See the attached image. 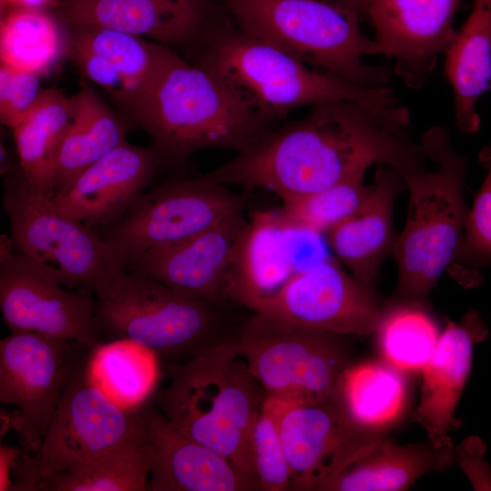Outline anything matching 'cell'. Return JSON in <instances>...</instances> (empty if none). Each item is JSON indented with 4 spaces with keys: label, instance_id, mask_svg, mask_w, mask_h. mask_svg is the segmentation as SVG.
<instances>
[{
    "label": "cell",
    "instance_id": "31",
    "mask_svg": "<svg viewBox=\"0 0 491 491\" xmlns=\"http://www.w3.org/2000/svg\"><path fill=\"white\" fill-rule=\"evenodd\" d=\"M65 54L64 26L50 11L15 8L1 15V65L43 77Z\"/></svg>",
    "mask_w": 491,
    "mask_h": 491
},
{
    "label": "cell",
    "instance_id": "7",
    "mask_svg": "<svg viewBox=\"0 0 491 491\" xmlns=\"http://www.w3.org/2000/svg\"><path fill=\"white\" fill-rule=\"evenodd\" d=\"M157 394L161 409L184 432L213 440L237 428L249 439L266 394L231 334L190 359L171 363Z\"/></svg>",
    "mask_w": 491,
    "mask_h": 491
},
{
    "label": "cell",
    "instance_id": "12",
    "mask_svg": "<svg viewBox=\"0 0 491 491\" xmlns=\"http://www.w3.org/2000/svg\"><path fill=\"white\" fill-rule=\"evenodd\" d=\"M263 406L277 426L295 490L323 491L334 476L386 436L356 425L337 392L312 405L266 396Z\"/></svg>",
    "mask_w": 491,
    "mask_h": 491
},
{
    "label": "cell",
    "instance_id": "39",
    "mask_svg": "<svg viewBox=\"0 0 491 491\" xmlns=\"http://www.w3.org/2000/svg\"><path fill=\"white\" fill-rule=\"evenodd\" d=\"M59 0H0L1 15L15 8H33L51 11Z\"/></svg>",
    "mask_w": 491,
    "mask_h": 491
},
{
    "label": "cell",
    "instance_id": "34",
    "mask_svg": "<svg viewBox=\"0 0 491 491\" xmlns=\"http://www.w3.org/2000/svg\"><path fill=\"white\" fill-rule=\"evenodd\" d=\"M372 188L365 184L364 175H359L284 200L280 211L291 224L326 235L363 206Z\"/></svg>",
    "mask_w": 491,
    "mask_h": 491
},
{
    "label": "cell",
    "instance_id": "5",
    "mask_svg": "<svg viewBox=\"0 0 491 491\" xmlns=\"http://www.w3.org/2000/svg\"><path fill=\"white\" fill-rule=\"evenodd\" d=\"M231 21L307 65L355 84L378 87L384 66L365 65L372 39L360 30V10L342 0H220Z\"/></svg>",
    "mask_w": 491,
    "mask_h": 491
},
{
    "label": "cell",
    "instance_id": "38",
    "mask_svg": "<svg viewBox=\"0 0 491 491\" xmlns=\"http://www.w3.org/2000/svg\"><path fill=\"white\" fill-rule=\"evenodd\" d=\"M25 450L21 446H0V490L11 491L12 475L16 460Z\"/></svg>",
    "mask_w": 491,
    "mask_h": 491
},
{
    "label": "cell",
    "instance_id": "37",
    "mask_svg": "<svg viewBox=\"0 0 491 491\" xmlns=\"http://www.w3.org/2000/svg\"><path fill=\"white\" fill-rule=\"evenodd\" d=\"M41 76L5 65L0 66V119L15 127L35 105L45 88Z\"/></svg>",
    "mask_w": 491,
    "mask_h": 491
},
{
    "label": "cell",
    "instance_id": "33",
    "mask_svg": "<svg viewBox=\"0 0 491 491\" xmlns=\"http://www.w3.org/2000/svg\"><path fill=\"white\" fill-rule=\"evenodd\" d=\"M374 334L383 360L405 373L421 372L440 337L426 305L393 300L386 304Z\"/></svg>",
    "mask_w": 491,
    "mask_h": 491
},
{
    "label": "cell",
    "instance_id": "21",
    "mask_svg": "<svg viewBox=\"0 0 491 491\" xmlns=\"http://www.w3.org/2000/svg\"><path fill=\"white\" fill-rule=\"evenodd\" d=\"M161 164L153 145L124 142L51 198L64 215L90 227H106L126 212L150 185Z\"/></svg>",
    "mask_w": 491,
    "mask_h": 491
},
{
    "label": "cell",
    "instance_id": "22",
    "mask_svg": "<svg viewBox=\"0 0 491 491\" xmlns=\"http://www.w3.org/2000/svg\"><path fill=\"white\" fill-rule=\"evenodd\" d=\"M149 491L256 490L225 456L176 429L153 404L141 407Z\"/></svg>",
    "mask_w": 491,
    "mask_h": 491
},
{
    "label": "cell",
    "instance_id": "24",
    "mask_svg": "<svg viewBox=\"0 0 491 491\" xmlns=\"http://www.w3.org/2000/svg\"><path fill=\"white\" fill-rule=\"evenodd\" d=\"M372 185L363 206L326 236L336 258L359 282L376 289L381 265L393 255L397 240L394 205L406 184L399 170L381 165Z\"/></svg>",
    "mask_w": 491,
    "mask_h": 491
},
{
    "label": "cell",
    "instance_id": "13",
    "mask_svg": "<svg viewBox=\"0 0 491 491\" xmlns=\"http://www.w3.org/2000/svg\"><path fill=\"white\" fill-rule=\"evenodd\" d=\"M59 279L0 238V308L12 333L31 332L91 350L100 343L95 303L65 290Z\"/></svg>",
    "mask_w": 491,
    "mask_h": 491
},
{
    "label": "cell",
    "instance_id": "15",
    "mask_svg": "<svg viewBox=\"0 0 491 491\" xmlns=\"http://www.w3.org/2000/svg\"><path fill=\"white\" fill-rule=\"evenodd\" d=\"M386 304L330 258L297 271L251 311L306 328L367 336L376 332Z\"/></svg>",
    "mask_w": 491,
    "mask_h": 491
},
{
    "label": "cell",
    "instance_id": "6",
    "mask_svg": "<svg viewBox=\"0 0 491 491\" xmlns=\"http://www.w3.org/2000/svg\"><path fill=\"white\" fill-rule=\"evenodd\" d=\"M102 333L180 363L227 337L218 306L176 293L125 269L95 294Z\"/></svg>",
    "mask_w": 491,
    "mask_h": 491
},
{
    "label": "cell",
    "instance_id": "30",
    "mask_svg": "<svg viewBox=\"0 0 491 491\" xmlns=\"http://www.w3.org/2000/svg\"><path fill=\"white\" fill-rule=\"evenodd\" d=\"M85 364L87 377L109 398L126 409H138L159 378L158 356L125 338L99 343Z\"/></svg>",
    "mask_w": 491,
    "mask_h": 491
},
{
    "label": "cell",
    "instance_id": "16",
    "mask_svg": "<svg viewBox=\"0 0 491 491\" xmlns=\"http://www.w3.org/2000/svg\"><path fill=\"white\" fill-rule=\"evenodd\" d=\"M63 26L65 57L75 65L83 78L102 88L119 112L136 125L173 49L141 36L102 26Z\"/></svg>",
    "mask_w": 491,
    "mask_h": 491
},
{
    "label": "cell",
    "instance_id": "17",
    "mask_svg": "<svg viewBox=\"0 0 491 491\" xmlns=\"http://www.w3.org/2000/svg\"><path fill=\"white\" fill-rule=\"evenodd\" d=\"M243 209L183 240L146 251L125 270L185 296L221 306L230 300L235 261L248 223Z\"/></svg>",
    "mask_w": 491,
    "mask_h": 491
},
{
    "label": "cell",
    "instance_id": "23",
    "mask_svg": "<svg viewBox=\"0 0 491 491\" xmlns=\"http://www.w3.org/2000/svg\"><path fill=\"white\" fill-rule=\"evenodd\" d=\"M486 333L475 311L460 323L448 320L434 354L421 370V395L414 420L437 446L451 440L449 432L461 424L455 414L471 371L473 346Z\"/></svg>",
    "mask_w": 491,
    "mask_h": 491
},
{
    "label": "cell",
    "instance_id": "1",
    "mask_svg": "<svg viewBox=\"0 0 491 491\" xmlns=\"http://www.w3.org/2000/svg\"><path fill=\"white\" fill-rule=\"evenodd\" d=\"M425 157L420 144L363 106L332 101L275 127L205 175L227 186L268 190L284 201L365 175L374 165L422 170Z\"/></svg>",
    "mask_w": 491,
    "mask_h": 491
},
{
    "label": "cell",
    "instance_id": "11",
    "mask_svg": "<svg viewBox=\"0 0 491 491\" xmlns=\"http://www.w3.org/2000/svg\"><path fill=\"white\" fill-rule=\"evenodd\" d=\"M244 198L205 175L142 193L100 236L125 269L146 251L193 235L244 208Z\"/></svg>",
    "mask_w": 491,
    "mask_h": 491
},
{
    "label": "cell",
    "instance_id": "14",
    "mask_svg": "<svg viewBox=\"0 0 491 491\" xmlns=\"http://www.w3.org/2000/svg\"><path fill=\"white\" fill-rule=\"evenodd\" d=\"M74 342L37 333H12L0 342V402L15 408L7 422L20 446L35 453L80 363Z\"/></svg>",
    "mask_w": 491,
    "mask_h": 491
},
{
    "label": "cell",
    "instance_id": "18",
    "mask_svg": "<svg viewBox=\"0 0 491 491\" xmlns=\"http://www.w3.org/2000/svg\"><path fill=\"white\" fill-rule=\"evenodd\" d=\"M63 25H88L180 49L189 58L226 17L220 0H59Z\"/></svg>",
    "mask_w": 491,
    "mask_h": 491
},
{
    "label": "cell",
    "instance_id": "10",
    "mask_svg": "<svg viewBox=\"0 0 491 491\" xmlns=\"http://www.w3.org/2000/svg\"><path fill=\"white\" fill-rule=\"evenodd\" d=\"M85 364L65 387L39 449L33 454L24 451L18 457L11 491H35L41 481L143 434L142 406L126 409L114 402L87 377Z\"/></svg>",
    "mask_w": 491,
    "mask_h": 491
},
{
    "label": "cell",
    "instance_id": "35",
    "mask_svg": "<svg viewBox=\"0 0 491 491\" xmlns=\"http://www.w3.org/2000/svg\"><path fill=\"white\" fill-rule=\"evenodd\" d=\"M478 158L486 174L473 206L468 210L454 262L462 267L456 279L465 286L478 283L477 273L474 268L491 265V147L483 148Z\"/></svg>",
    "mask_w": 491,
    "mask_h": 491
},
{
    "label": "cell",
    "instance_id": "19",
    "mask_svg": "<svg viewBox=\"0 0 491 491\" xmlns=\"http://www.w3.org/2000/svg\"><path fill=\"white\" fill-rule=\"evenodd\" d=\"M461 0H363L362 15L375 28L372 55L396 60V73L411 88L430 76L438 55L456 35Z\"/></svg>",
    "mask_w": 491,
    "mask_h": 491
},
{
    "label": "cell",
    "instance_id": "3",
    "mask_svg": "<svg viewBox=\"0 0 491 491\" xmlns=\"http://www.w3.org/2000/svg\"><path fill=\"white\" fill-rule=\"evenodd\" d=\"M276 124L173 49L136 126L146 132L162 165H178L203 149L239 153Z\"/></svg>",
    "mask_w": 491,
    "mask_h": 491
},
{
    "label": "cell",
    "instance_id": "28",
    "mask_svg": "<svg viewBox=\"0 0 491 491\" xmlns=\"http://www.w3.org/2000/svg\"><path fill=\"white\" fill-rule=\"evenodd\" d=\"M72 116L71 96L44 89L31 111L12 128L18 165L28 183L52 198L57 151Z\"/></svg>",
    "mask_w": 491,
    "mask_h": 491
},
{
    "label": "cell",
    "instance_id": "4",
    "mask_svg": "<svg viewBox=\"0 0 491 491\" xmlns=\"http://www.w3.org/2000/svg\"><path fill=\"white\" fill-rule=\"evenodd\" d=\"M420 145L436 167L401 172L409 200L392 255L398 280L391 300L426 305L439 277L456 260L469 209L464 197L466 159L453 147L448 131L429 128Z\"/></svg>",
    "mask_w": 491,
    "mask_h": 491
},
{
    "label": "cell",
    "instance_id": "32",
    "mask_svg": "<svg viewBox=\"0 0 491 491\" xmlns=\"http://www.w3.org/2000/svg\"><path fill=\"white\" fill-rule=\"evenodd\" d=\"M148 477L143 432L116 449L41 481L35 491H145Z\"/></svg>",
    "mask_w": 491,
    "mask_h": 491
},
{
    "label": "cell",
    "instance_id": "40",
    "mask_svg": "<svg viewBox=\"0 0 491 491\" xmlns=\"http://www.w3.org/2000/svg\"><path fill=\"white\" fill-rule=\"evenodd\" d=\"M342 1L356 6L360 10V12L362 14L363 0H342Z\"/></svg>",
    "mask_w": 491,
    "mask_h": 491
},
{
    "label": "cell",
    "instance_id": "8",
    "mask_svg": "<svg viewBox=\"0 0 491 491\" xmlns=\"http://www.w3.org/2000/svg\"><path fill=\"white\" fill-rule=\"evenodd\" d=\"M237 350L266 396L312 405L335 396L349 353L343 335L252 313L232 332Z\"/></svg>",
    "mask_w": 491,
    "mask_h": 491
},
{
    "label": "cell",
    "instance_id": "26",
    "mask_svg": "<svg viewBox=\"0 0 491 491\" xmlns=\"http://www.w3.org/2000/svg\"><path fill=\"white\" fill-rule=\"evenodd\" d=\"M452 439L442 446L426 440L398 444L386 436L363 456L334 476L323 491H402L419 477L453 466Z\"/></svg>",
    "mask_w": 491,
    "mask_h": 491
},
{
    "label": "cell",
    "instance_id": "25",
    "mask_svg": "<svg viewBox=\"0 0 491 491\" xmlns=\"http://www.w3.org/2000/svg\"><path fill=\"white\" fill-rule=\"evenodd\" d=\"M71 101L72 116L55 159L53 197L125 142L129 130L135 126L120 112L114 111L83 77Z\"/></svg>",
    "mask_w": 491,
    "mask_h": 491
},
{
    "label": "cell",
    "instance_id": "9",
    "mask_svg": "<svg viewBox=\"0 0 491 491\" xmlns=\"http://www.w3.org/2000/svg\"><path fill=\"white\" fill-rule=\"evenodd\" d=\"M3 205L15 248L66 288L82 287L95 295L125 270L100 235L61 214L50 197L28 183L19 165L5 175Z\"/></svg>",
    "mask_w": 491,
    "mask_h": 491
},
{
    "label": "cell",
    "instance_id": "20",
    "mask_svg": "<svg viewBox=\"0 0 491 491\" xmlns=\"http://www.w3.org/2000/svg\"><path fill=\"white\" fill-rule=\"evenodd\" d=\"M317 233L291 224L281 211L256 213L244 233L230 292V299L251 310L275 293L291 276L318 261L326 253ZM325 261V260H324Z\"/></svg>",
    "mask_w": 491,
    "mask_h": 491
},
{
    "label": "cell",
    "instance_id": "29",
    "mask_svg": "<svg viewBox=\"0 0 491 491\" xmlns=\"http://www.w3.org/2000/svg\"><path fill=\"white\" fill-rule=\"evenodd\" d=\"M337 396L356 425L386 433L406 408L405 372L385 360L349 365L341 377Z\"/></svg>",
    "mask_w": 491,
    "mask_h": 491
},
{
    "label": "cell",
    "instance_id": "2",
    "mask_svg": "<svg viewBox=\"0 0 491 491\" xmlns=\"http://www.w3.org/2000/svg\"><path fill=\"white\" fill-rule=\"evenodd\" d=\"M188 61L205 70L251 109L277 123L305 105L346 101L366 108L381 124L404 133L408 109L385 86L355 84L307 64L257 38L227 16Z\"/></svg>",
    "mask_w": 491,
    "mask_h": 491
},
{
    "label": "cell",
    "instance_id": "27",
    "mask_svg": "<svg viewBox=\"0 0 491 491\" xmlns=\"http://www.w3.org/2000/svg\"><path fill=\"white\" fill-rule=\"evenodd\" d=\"M473 4L470 15L445 52L456 125L466 134L479 129L476 103L491 90V0H473Z\"/></svg>",
    "mask_w": 491,
    "mask_h": 491
},
{
    "label": "cell",
    "instance_id": "36",
    "mask_svg": "<svg viewBox=\"0 0 491 491\" xmlns=\"http://www.w3.org/2000/svg\"><path fill=\"white\" fill-rule=\"evenodd\" d=\"M250 445L259 490H292L290 467L279 432L264 406L253 425Z\"/></svg>",
    "mask_w": 491,
    "mask_h": 491
}]
</instances>
